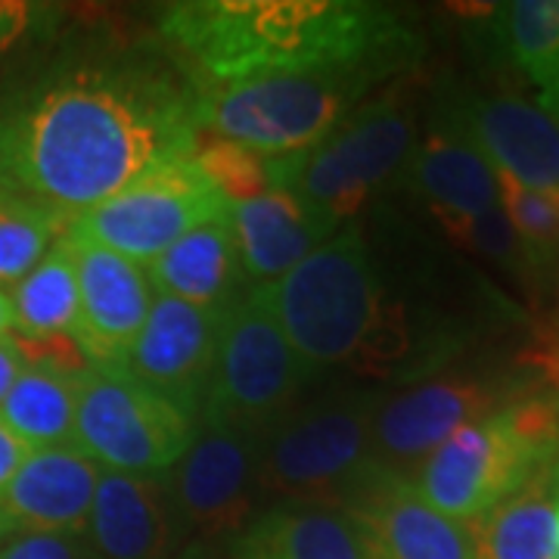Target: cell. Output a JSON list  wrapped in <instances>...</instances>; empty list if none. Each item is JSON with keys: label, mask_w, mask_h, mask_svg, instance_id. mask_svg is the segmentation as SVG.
<instances>
[{"label": "cell", "mask_w": 559, "mask_h": 559, "mask_svg": "<svg viewBox=\"0 0 559 559\" xmlns=\"http://www.w3.org/2000/svg\"><path fill=\"white\" fill-rule=\"evenodd\" d=\"M436 224L441 227V234L448 240L479 255V259L498 264L503 274L522 280L525 286H538L535 277V267L522 249L516 230L510 227V221L503 215V209H491V212H481L473 218H460V215H436Z\"/></svg>", "instance_id": "f1b7e54d"}, {"label": "cell", "mask_w": 559, "mask_h": 559, "mask_svg": "<svg viewBox=\"0 0 559 559\" xmlns=\"http://www.w3.org/2000/svg\"><path fill=\"white\" fill-rule=\"evenodd\" d=\"M159 35L193 87L318 69L399 81L426 50L401 13L360 0H183L162 10Z\"/></svg>", "instance_id": "7a4b0ae2"}, {"label": "cell", "mask_w": 559, "mask_h": 559, "mask_svg": "<svg viewBox=\"0 0 559 559\" xmlns=\"http://www.w3.org/2000/svg\"><path fill=\"white\" fill-rule=\"evenodd\" d=\"M488 38L500 60L535 87L540 109L559 119V0L491 7Z\"/></svg>", "instance_id": "cb8c5ba5"}, {"label": "cell", "mask_w": 559, "mask_h": 559, "mask_svg": "<svg viewBox=\"0 0 559 559\" xmlns=\"http://www.w3.org/2000/svg\"><path fill=\"white\" fill-rule=\"evenodd\" d=\"M146 277L162 296L202 308L230 305L252 289L242 274L240 249L227 215L183 234L153 264H146Z\"/></svg>", "instance_id": "7402d4cb"}, {"label": "cell", "mask_w": 559, "mask_h": 559, "mask_svg": "<svg viewBox=\"0 0 559 559\" xmlns=\"http://www.w3.org/2000/svg\"><path fill=\"white\" fill-rule=\"evenodd\" d=\"M193 159L202 168V175L212 180V187L227 202L255 200L264 190H271L264 156L249 150V146H242V143L200 134Z\"/></svg>", "instance_id": "f546056e"}, {"label": "cell", "mask_w": 559, "mask_h": 559, "mask_svg": "<svg viewBox=\"0 0 559 559\" xmlns=\"http://www.w3.org/2000/svg\"><path fill=\"white\" fill-rule=\"evenodd\" d=\"M165 488L180 532L209 540L237 535L255 516L259 441L230 429L200 426L183 457L168 469Z\"/></svg>", "instance_id": "7c38bea8"}, {"label": "cell", "mask_w": 559, "mask_h": 559, "mask_svg": "<svg viewBox=\"0 0 559 559\" xmlns=\"http://www.w3.org/2000/svg\"><path fill=\"white\" fill-rule=\"evenodd\" d=\"M230 202L202 175L193 156L146 171L112 200L69 221V234L131 259L153 264L168 246L205 221L224 218Z\"/></svg>", "instance_id": "30bf717a"}, {"label": "cell", "mask_w": 559, "mask_h": 559, "mask_svg": "<svg viewBox=\"0 0 559 559\" xmlns=\"http://www.w3.org/2000/svg\"><path fill=\"white\" fill-rule=\"evenodd\" d=\"M171 559H224L215 550V544H209V540H190L187 547H180L178 554Z\"/></svg>", "instance_id": "d590c367"}, {"label": "cell", "mask_w": 559, "mask_h": 559, "mask_svg": "<svg viewBox=\"0 0 559 559\" xmlns=\"http://www.w3.org/2000/svg\"><path fill=\"white\" fill-rule=\"evenodd\" d=\"M385 392L326 389L299 401L259 441V491L283 500H345L373 469L370 423Z\"/></svg>", "instance_id": "52a82bcc"}, {"label": "cell", "mask_w": 559, "mask_h": 559, "mask_svg": "<svg viewBox=\"0 0 559 559\" xmlns=\"http://www.w3.org/2000/svg\"><path fill=\"white\" fill-rule=\"evenodd\" d=\"M62 240L79 280V348L94 367L124 370V358L156 299L146 267L69 230Z\"/></svg>", "instance_id": "9a60e30c"}, {"label": "cell", "mask_w": 559, "mask_h": 559, "mask_svg": "<svg viewBox=\"0 0 559 559\" xmlns=\"http://www.w3.org/2000/svg\"><path fill=\"white\" fill-rule=\"evenodd\" d=\"M528 389L532 385L516 377L448 373L395 395H382L370 423V460L380 469L411 476L441 441Z\"/></svg>", "instance_id": "8fae6325"}, {"label": "cell", "mask_w": 559, "mask_h": 559, "mask_svg": "<svg viewBox=\"0 0 559 559\" xmlns=\"http://www.w3.org/2000/svg\"><path fill=\"white\" fill-rule=\"evenodd\" d=\"M100 466L75 444L32 451L0 491V538L10 532H84Z\"/></svg>", "instance_id": "e0dca14e"}, {"label": "cell", "mask_w": 559, "mask_h": 559, "mask_svg": "<svg viewBox=\"0 0 559 559\" xmlns=\"http://www.w3.org/2000/svg\"><path fill=\"white\" fill-rule=\"evenodd\" d=\"M485 162L528 190L559 193V119L513 91H463L439 109Z\"/></svg>", "instance_id": "5bb4252c"}, {"label": "cell", "mask_w": 559, "mask_h": 559, "mask_svg": "<svg viewBox=\"0 0 559 559\" xmlns=\"http://www.w3.org/2000/svg\"><path fill=\"white\" fill-rule=\"evenodd\" d=\"M69 221L0 193V289L16 286L66 234Z\"/></svg>", "instance_id": "4316f807"}, {"label": "cell", "mask_w": 559, "mask_h": 559, "mask_svg": "<svg viewBox=\"0 0 559 559\" xmlns=\"http://www.w3.org/2000/svg\"><path fill=\"white\" fill-rule=\"evenodd\" d=\"M13 333V305H10V293L0 289V340H7Z\"/></svg>", "instance_id": "8d00e7d4"}, {"label": "cell", "mask_w": 559, "mask_h": 559, "mask_svg": "<svg viewBox=\"0 0 559 559\" xmlns=\"http://www.w3.org/2000/svg\"><path fill=\"white\" fill-rule=\"evenodd\" d=\"M40 20L38 7L25 3V0H0V60L20 47L25 35L35 28V22Z\"/></svg>", "instance_id": "1f68e13d"}, {"label": "cell", "mask_w": 559, "mask_h": 559, "mask_svg": "<svg viewBox=\"0 0 559 559\" xmlns=\"http://www.w3.org/2000/svg\"><path fill=\"white\" fill-rule=\"evenodd\" d=\"M197 419L119 367L79 373L75 448L100 469L124 476H165L190 448Z\"/></svg>", "instance_id": "9c48e42d"}, {"label": "cell", "mask_w": 559, "mask_h": 559, "mask_svg": "<svg viewBox=\"0 0 559 559\" xmlns=\"http://www.w3.org/2000/svg\"><path fill=\"white\" fill-rule=\"evenodd\" d=\"M227 218L249 286H264L289 274L342 227L289 190L274 187L255 200L230 202Z\"/></svg>", "instance_id": "44dd1931"}, {"label": "cell", "mask_w": 559, "mask_h": 559, "mask_svg": "<svg viewBox=\"0 0 559 559\" xmlns=\"http://www.w3.org/2000/svg\"><path fill=\"white\" fill-rule=\"evenodd\" d=\"M252 293L314 377L326 370L385 377L404 370L414 352L404 305L389 296L355 221Z\"/></svg>", "instance_id": "3957f363"}, {"label": "cell", "mask_w": 559, "mask_h": 559, "mask_svg": "<svg viewBox=\"0 0 559 559\" xmlns=\"http://www.w3.org/2000/svg\"><path fill=\"white\" fill-rule=\"evenodd\" d=\"M230 559H377L364 522L330 500H280L230 538Z\"/></svg>", "instance_id": "ffe728a7"}, {"label": "cell", "mask_w": 559, "mask_h": 559, "mask_svg": "<svg viewBox=\"0 0 559 559\" xmlns=\"http://www.w3.org/2000/svg\"><path fill=\"white\" fill-rule=\"evenodd\" d=\"M559 280V271H557ZM540 373L547 377V382L554 385V392H559V283H557V301H554V318L547 323V330L538 336V348H535V360Z\"/></svg>", "instance_id": "d6a6232c"}, {"label": "cell", "mask_w": 559, "mask_h": 559, "mask_svg": "<svg viewBox=\"0 0 559 559\" xmlns=\"http://www.w3.org/2000/svg\"><path fill=\"white\" fill-rule=\"evenodd\" d=\"M559 463V460H557ZM557 463L466 525L476 559H554L559 525Z\"/></svg>", "instance_id": "603a6c76"}, {"label": "cell", "mask_w": 559, "mask_h": 559, "mask_svg": "<svg viewBox=\"0 0 559 559\" xmlns=\"http://www.w3.org/2000/svg\"><path fill=\"white\" fill-rule=\"evenodd\" d=\"M342 507L364 522L377 559H476L469 528L429 507L407 476L373 466Z\"/></svg>", "instance_id": "2e32d148"}, {"label": "cell", "mask_w": 559, "mask_h": 559, "mask_svg": "<svg viewBox=\"0 0 559 559\" xmlns=\"http://www.w3.org/2000/svg\"><path fill=\"white\" fill-rule=\"evenodd\" d=\"M417 138V91L404 75L360 103L318 146L264 156L267 183L348 224L380 187L395 183Z\"/></svg>", "instance_id": "5b68a950"}, {"label": "cell", "mask_w": 559, "mask_h": 559, "mask_svg": "<svg viewBox=\"0 0 559 559\" xmlns=\"http://www.w3.org/2000/svg\"><path fill=\"white\" fill-rule=\"evenodd\" d=\"M557 469H559V463H557ZM554 559H559V525H557V554H554Z\"/></svg>", "instance_id": "74e56055"}, {"label": "cell", "mask_w": 559, "mask_h": 559, "mask_svg": "<svg viewBox=\"0 0 559 559\" xmlns=\"http://www.w3.org/2000/svg\"><path fill=\"white\" fill-rule=\"evenodd\" d=\"M28 454L32 451L0 423V491L7 488V481L16 476V469H20L22 460L28 457Z\"/></svg>", "instance_id": "836d02e7"}, {"label": "cell", "mask_w": 559, "mask_h": 559, "mask_svg": "<svg viewBox=\"0 0 559 559\" xmlns=\"http://www.w3.org/2000/svg\"><path fill=\"white\" fill-rule=\"evenodd\" d=\"M395 187L423 202L432 218H473L500 205L498 171L441 112L432 116L429 131L417 138L411 156L401 165Z\"/></svg>", "instance_id": "d6986e66"}, {"label": "cell", "mask_w": 559, "mask_h": 559, "mask_svg": "<svg viewBox=\"0 0 559 559\" xmlns=\"http://www.w3.org/2000/svg\"><path fill=\"white\" fill-rule=\"evenodd\" d=\"M389 81L377 69H318L197 87V119L212 138L286 156L318 146Z\"/></svg>", "instance_id": "8992f818"}, {"label": "cell", "mask_w": 559, "mask_h": 559, "mask_svg": "<svg viewBox=\"0 0 559 559\" xmlns=\"http://www.w3.org/2000/svg\"><path fill=\"white\" fill-rule=\"evenodd\" d=\"M0 559H97L84 532H10L0 538Z\"/></svg>", "instance_id": "4dcf8cb0"}, {"label": "cell", "mask_w": 559, "mask_h": 559, "mask_svg": "<svg viewBox=\"0 0 559 559\" xmlns=\"http://www.w3.org/2000/svg\"><path fill=\"white\" fill-rule=\"evenodd\" d=\"M197 87L143 53H106L0 97V193L66 221L193 156Z\"/></svg>", "instance_id": "6da1fadb"}, {"label": "cell", "mask_w": 559, "mask_h": 559, "mask_svg": "<svg viewBox=\"0 0 559 559\" xmlns=\"http://www.w3.org/2000/svg\"><path fill=\"white\" fill-rule=\"evenodd\" d=\"M318 377L286 342L277 320L246 289L227 308L218 355L205 389L200 426L230 429L261 441Z\"/></svg>", "instance_id": "ba28073f"}, {"label": "cell", "mask_w": 559, "mask_h": 559, "mask_svg": "<svg viewBox=\"0 0 559 559\" xmlns=\"http://www.w3.org/2000/svg\"><path fill=\"white\" fill-rule=\"evenodd\" d=\"M79 373L50 364H25L7 399L0 401V423L28 448H66L75 441Z\"/></svg>", "instance_id": "d4e9b609"}, {"label": "cell", "mask_w": 559, "mask_h": 559, "mask_svg": "<svg viewBox=\"0 0 559 559\" xmlns=\"http://www.w3.org/2000/svg\"><path fill=\"white\" fill-rule=\"evenodd\" d=\"M84 538L97 559H171L180 522L162 476L100 469Z\"/></svg>", "instance_id": "ac0fdd59"}, {"label": "cell", "mask_w": 559, "mask_h": 559, "mask_svg": "<svg viewBox=\"0 0 559 559\" xmlns=\"http://www.w3.org/2000/svg\"><path fill=\"white\" fill-rule=\"evenodd\" d=\"M500 209L516 230L525 255L535 267L538 286L559 271V193L528 190L498 175Z\"/></svg>", "instance_id": "83f0119b"}, {"label": "cell", "mask_w": 559, "mask_h": 559, "mask_svg": "<svg viewBox=\"0 0 559 559\" xmlns=\"http://www.w3.org/2000/svg\"><path fill=\"white\" fill-rule=\"evenodd\" d=\"M13 340L44 342L72 340L79 342V280L66 240L57 246L13 286Z\"/></svg>", "instance_id": "484cf974"}, {"label": "cell", "mask_w": 559, "mask_h": 559, "mask_svg": "<svg viewBox=\"0 0 559 559\" xmlns=\"http://www.w3.org/2000/svg\"><path fill=\"white\" fill-rule=\"evenodd\" d=\"M559 460V392L520 399L457 429L407 476L448 520L473 525Z\"/></svg>", "instance_id": "277c9868"}, {"label": "cell", "mask_w": 559, "mask_h": 559, "mask_svg": "<svg viewBox=\"0 0 559 559\" xmlns=\"http://www.w3.org/2000/svg\"><path fill=\"white\" fill-rule=\"evenodd\" d=\"M230 305L202 308L156 293L138 340L124 358V373H131L146 389H153L200 423Z\"/></svg>", "instance_id": "4fadbf2b"}, {"label": "cell", "mask_w": 559, "mask_h": 559, "mask_svg": "<svg viewBox=\"0 0 559 559\" xmlns=\"http://www.w3.org/2000/svg\"><path fill=\"white\" fill-rule=\"evenodd\" d=\"M22 367H25V358H22L16 340H13V336L0 340V401L7 399L10 385H13L16 377L22 373Z\"/></svg>", "instance_id": "e575fe53"}]
</instances>
